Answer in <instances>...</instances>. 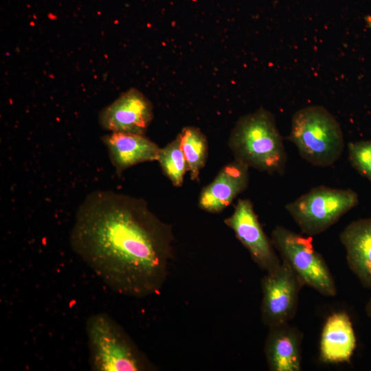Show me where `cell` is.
Returning <instances> with one entry per match:
<instances>
[{
  "label": "cell",
  "mask_w": 371,
  "mask_h": 371,
  "mask_svg": "<svg viewBox=\"0 0 371 371\" xmlns=\"http://www.w3.org/2000/svg\"><path fill=\"white\" fill-rule=\"evenodd\" d=\"M174 234L142 199L94 191L76 212L73 251L113 291L144 298L158 294L173 257Z\"/></svg>",
  "instance_id": "obj_1"
},
{
  "label": "cell",
  "mask_w": 371,
  "mask_h": 371,
  "mask_svg": "<svg viewBox=\"0 0 371 371\" xmlns=\"http://www.w3.org/2000/svg\"><path fill=\"white\" fill-rule=\"evenodd\" d=\"M229 148L234 159L269 174L282 175L287 162L274 115L265 108L240 117L232 130Z\"/></svg>",
  "instance_id": "obj_2"
},
{
  "label": "cell",
  "mask_w": 371,
  "mask_h": 371,
  "mask_svg": "<svg viewBox=\"0 0 371 371\" xmlns=\"http://www.w3.org/2000/svg\"><path fill=\"white\" fill-rule=\"evenodd\" d=\"M89 360L93 371H145L154 366L122 327L109 314L98 313L86 321Z\"/></svg>",
  "instance_id": "obj_3"
},
{
  "label": "cell",
  "mask_w": 371,
  "mask_h": 371,
  "mask_svg": "<svg viewBox=\"0 0 371 371\" xmlns=\"http://www.w3.org/2000/svg\"><path fill=\"white\" fill-rule=\"evenodd\" d=\"M287 139L295 146L304 160L317 167L333 166L344 148L339 123L320 105L307 106L294 113Z\"/></svg>",
  "instance_id": "obj_4"
},
{
  "label": "cell",
  "mask_w": 371,
  "mask_h": 371,
  "mask_svg": "<svg viewBox=\"0 0 371 371\" xmlns=\"http://www.w3.org/2000/svg\"><path fill=\"white\" fill-rule=\"evenodd\" d=\"M358 203V194L352 189L318 186L284 207L302 233L311 237L325 232Z\"/></svg>",
  "instance_id": "obj_5"
},
{
  "label": "cell",
  "mask_w": 371,
  "mask_h": 371,
  "mask_svg": "<svg viewBox=\"0 0 371 371\" xmlns=\"http://www.w3.org/2000/svg\"><path fill=\"white\" fill-rule=\"evenodd\" d=\"M271 239L281 260L289 265L304 286L326 297L337 294L332 273L324 258L315 249L310 236L277 225L272 230Z\"/></svg>",
  "instance_id": "obj_6"
},
{
  "label": "cell",
  "mask_w": 371,
  "mask_h": 371,
  "mask_svg": "<svg viewBox=\"0 0 371 371\" xmlns=\"http://www.w3.org/2000/svg\"><path fill=\"white\" fill-rule=\"evenodd\" d=\"M303 286L298 276L284 260L277 268L267 272L261 281L263 324L270 327L289 322L297 313Z\"/></svg>",
  "instance_id": "obj_7"
},
{
  "label": "cell",
  "mask_w": 371,
  "mask_h": 371,
  "mask_svg": "<svg viewBox=\"0 0 371 371\" xmlns=\"http://www.w3.org/2000/svg\"><path fill=\"white\" fill-rule=\"evenodd\" d=\"M224 222L262 270L269 272L280 265L281 258L277 255L271 238L265 234L249 199H238L233 213Z\"/></svg>",
  "instance_id": "obj_8"
},
{
  "label": "cell",
  "mask_w": 371,
  "mask_h": 371,
  "mask_svg": "<svg viewBox=\"0 0 371 371\" xmlns=\"http://www.w3.org/2000/svg\"><path fill=\"white\" fill-rule=\"evenodd\" d=\"M153 118L150 101L141 91L131 88L101 111L99 123L111 133L144 135Z\"/></svg>",
  "instance_id": "obj_9"
},
{
  "label": "cell",
  "mask_w": 371,
  "mask_h": 371,
  "mask_svg": "<svg viewBox=\"0 0 371 371\" xmlns=\"http://www.w3.org/2000/svg\"><path fill=\"white\" fill-rule=\"evenodd\" d=\"M249 182V167L234 159L223 166L214 180L202 189L199 206L210 213L221 212L247 189Z\"/></svg>",
  "instance_id": "obj_10"
},
{
  "label": "cell",
  "mask_w": 371,
  "mask_h": 371,
  "mask_svg": "<svg viewBox=\"0 0 371 371\" xmlns=\"http://www.w3.org/2000/svg\"><path fill=\"white\" fill-rule=\"evenodd\" d=\"M101 139L118 176L138 164L157 161L161 148L144 135L111 132Z\"/></svg>",
  "instance_id": "obj_11"
},
{
  "label": "cell",
  "mask_w": 371,
  "mask_h": 371,
  "mask_svg": "<svg viewBox=\"0 0 371 371\" xmlns=\"http://www.w3.org/2000/svg\"><path fill=\"white\" fill-rule=\"evenodd\" d=\"M301 331L289 322L269 327L265 353L272 371H300L302 364Z\"/></svg>",
  "instance_id": "obj_12"
},
{
  "label": "cell",
  "mask_w": 371,
  "mask_h": 371,
  "mask_svg": "<svg viewBox=\"0 0 371 371\" xmlns=\"http://www.w3.org/2000/svg\"><path fill=\"white\" fill-rule=\"evenodd\" d=\"M357 346L351 319L344 311L326 319L319 339V359L325 363H350Z\"/></svg>",
  "instance_id": "obj_13"
},
{
  "label": "cell",
  "mask_w": 371,
  "mask_h": 371,
  "mask_svg": "<svg viewBox=\"0 0 371 371\" xmlns=\"http://www.w3.org/2000/svg\"><path fill=\"white\" fill-rule=\"evenodd\" d=\"M350 271L361 285L371 289V217L350 223L340 233Z\"/></svg>",
  "instance_id": "obj_14"
},
{
  "label": "cell",
  "mask_w": 371,
  "mask_h": 371,
  "mask_svg": "<svg viewBox=\"0 0 371 371\" xmlns=\"http://www.w3.org/2000/svg\"><path fill=\"white\" fill-rule=\"evenodd\" d=\"M179 133L181 146L190 178L193 181H199L200 172L205 166L207 158V138L203 132L195 126H186Z\"/></svg>",
  "instance_id": "obj_15"
},
{
  "label": "cell",
  "mask_w": 371,
  "mask_h": 371,
  "mask_svg": "<svg viewBox=\"0 0 371 371\" xmlns=\"http://www.w3.org/2000/svg\"><path fill=\"white\" fill-rule=\"evenodd\" d=\"M157 161L162 172L172 185L181 186L188 167L181 146L180 133L166 146L160 148Z\"/></svg>",
  "instance_id": "obj_16"
},
{
  "label": "cell",
  "mask_w": 371,
  "mask_h": 371,
  "mask_svg": "<svg viewBox=\"0 0 371 371\" xmlns=\"http://www.w3.org/2000/svg\"><path fill=\"white\" fill-rule=\"evenodd\" d=\"M347 147L352 167L371 181V140L352 142Z\"/></svg>",
  "instance_id": "obj_17"
},
{
  "label": "cell",
  "mask_w": 371,
  "mask_h": 371,
  "mask_svg": "<svg viewBox=\"0 0 371 371\" xmlns=\"http://www.w3.org/2000/svg\"><path fill=\"white\" fill-rule=\"evenodd\" d=\"M365 311L366 315L371 319V298L367 302L365 307Z\"/></svg>",
  "instance_id": "obj_18"
}]
</instances>
